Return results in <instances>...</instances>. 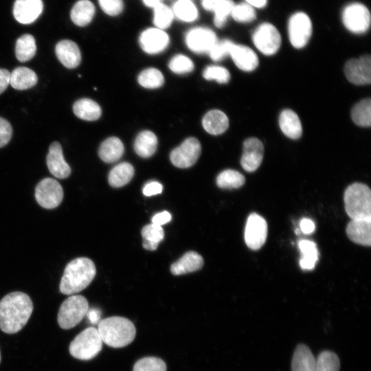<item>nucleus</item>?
Masks as SVG:
<instances>
[{"label": "nucleus", "instance_id": "1", "mask_svg": "<svg viewBox=\"0 0 371 371\" xmlns=\"http://www.w3.org/2000/svg\"><path fill=\"white\" fill-rule=\"evenodd\" d=\"M30 296L21 291L12 292L0 301V328L8 334L21 330L27 324L33 311Z\"/></svg>", "mask_w": 371, "mask_h": 371}, {"label": "nucleus", "instance_id": "2", "mask_svg": "<svg viewBox=\"0 0 371 371\" xmlns=\"http://www.w3.org/2000/svg\"><path fill=\"white\" fill-rule=\"evenodd\" d=\"M96 269L93 262L86 257L70 261L65 267L59 289L61 293L73 295L87 288L93 280Z\"/></svg>", "mask_w": 371, "mask_h": 371}, {"label": "nucleus", "instance_id": "3", "mask_svg": "<svg viewBox=\"0 0 371 371\" xmlns=\"http://www.w3.org/2000/svg\"><path fill=\"white\" fill-rule=\"evenodd\" d=\"M103 343L112 348H122L135 339L136 329L127 318L112 316L102 319L97 328Z\"/></svg>", "mask_w": 371, "mask_h": 371}, {"label": "nucleus", "instance_id": "4", "mask_svg": "<svg viewBox=\"0 0 371 371\" xmlns=\"http://www.w3.org/2000/svg\"><path fill=\"white\" fill-rule=\"evenodd\" d=\"M344 204L351 219L371 218V192L366 184L349 186L344 193Z\"/></svg>", "mask_w": 371, "mask_h": 371}, {"label": "nucleus", "instance_id": "5", "mask_svg": "<svg viewBox=\"0 0 371 371\" xmlns=\"http://www.w3.org/2000/svg\"><path fill=\"white\" fill-rule=\"evenodd\" d=\"M102 343L97 328L88 327L73 339L69 350L76 359L90 360L101 351Z\"/></svg>", "mask_w": 371, "mask_h": 371}, {"label": "nucleus", "instance_id": "6", "mask_svg": "<svg viewBox=\"0 0 371 371\" xmlns=\"http://www.w3.org/2000/svg\"><path fill=\"white\" fill-rule=\"evenodd\" d=\"M89 311L87 300L80 295H71L60 305L57 321L63 329H70L78 324Z\"/></svg>", "mask_w": 371, "mask_h": 371}, {"label": "nucleus", "instance_id": "7", "mask_svg": "<svg viewBox=\"0 0 371 371\" xmlns=\"http://www.w3.org/2000/svg\"><path fill=\"white\" fill-rule=\"evenodd\" d=\"M252 41L256 47L263 54H276L281 45V36L278 30L271 23H263L254 30Z\"/></svg>", "mask_w": 371, "mask_h": 371}, {"label": "nucleus", "instance_id": "8", "mask_svg": "<svg viewBox=\"0 0 371 371\" xmlns=\"http://www.w3.org/2000/svg\"><path fill=\"white\" fill-rule=\"evenodd\" d=\"M370 13L366 5L360 3L348 5L342 12L345 27L355 34L366 32L370 25Z\"/></svg>", "mask_w": 371, "mask_h": 371}, {"label": "nucleus", "instance_id": "9", "mask_svg": "<svg viewBox=\"0 0 371 371\" xmlns=\"http://www.w3.org/2000/svg\"><path fill=\"white\" fill-rule=\"evenodd\" d=\"M63 196V189L54 179L45 178L36 186V201L43 208H56L62 202Z\"/></svg>", "mask_w": 371, "mask_h": 371}, {"label": "nucleus", "instance_id": "10", "mask_svg": "<svg viewBox=\"0 0 371 371\" xmlns=\"http://www.w3.org/2000/svg\"><path fill=\"white\" fill-rule=\"evenodd\" d=\"M288 32L293 47L297 49L304 47L312 34V23L309 16L302 12L293 14L289 20Z\"/></svg>", "mask_w": 371, "mask_h": 371}, {"label": "nucleus", "instance_id": "11", "mask_svg": "<svg viewBox=\"0 0 371 371\" xmlns=\"http://www.w3.org/2000/svg\"><path fill=\"white\" fill-rule=\"evenodd\" d=\"M201 151L199 141L195 137H189L175 148L170 155L172 164L178 168H187L193 166L199 159Z\"/></svg>", "mask_w": 371, "mask_h": 371}, {"label": "nucleus", "instance_id": "12", "mask_svg": "<svg viewBox=\"0 0 371 371\" xmlns=\"http://www.w3.org/2000/svg\"><path fill=\"white\" fill-rule=\"evenodd\" d=\"M244 236L249 248L258 250L262 247L267 236V223L265 218L258 214H251L246 223Z\"/></svg>", "mask_w": 371, "mask_h": 371}, {"label": "nucleus", "instance_id": "13", "mask_svg": "<svg viewBox=\"0 0 371 371\" xmlns=\"http://www.w3.org/2000/svg\"><path fill=\"white\" fill-rule=\"evenodd\" d=\"M217 41L216 34L205 27H194L185 36L188 47L196 54H208Z\"/></svg>", "mask_w": 371, "mask_h": 371}, {"label": "nucleus", "instance_id": "14", "mask_svg": "<svg viewBox=\"0 0 371 371\" xmlns=\"http://www.w3.org/2000/svg\"><path fill=\"white\" fill-rule=\"evenodd\" d=\"M344 73L349 82L357 85L371 82V58L365 54L359 58L348 60L344 66Z\"/></svg>", "mask_w": 371, "mask_h": 371}, {"label": "nucleus", "instance_id": "15", "mask_svg": "<svg viewBox=\"0 0 371 371\" xmlns=\"http://www.w3.org/2000/svg\"><path fill=\"white\" fill-rule=\"evenodd\" d=\"M264 155V146L262 142L256 137H250L243 143V155L240 164L247 172H254L262 163Z\"/></svg>", "mask_w": 371, "mask_h": 371}, {"label": "nucleus", "instance_id": "16", "mask_svg": "<svg viewBox=\"0 0 371 371\" xmlns=\"http://www.w3.org/2000/svg\"><path fill=\"white\" fill-rule=\"evenodd\" d=\"M169 36L163 30L151 27L143 31L139 36L141 48L150 54L163 52L169 44Z\"/></svg>", "mask_w": 371, "mask_h": 371}, {"label": "nucleus", "instance_id": "17", "mask_svg": "<svg viewBox=\"0 0 371 371\" xmlns=\"http://www.w3.org/2000/svg\"><path fill=\"white\" fill-rule=\"evenodd\" d=\"M43 9L42 0H16L13 7L15 19L22 24L35 21Z\"/></svg>", "mask_w": 371, "mask_h": 371}, {"label": "nucleus", "instance_id": "18", "mask_svg": "<svg viewBox=\"0 0 371 371\" xmlns=\"http://www.w3.org/2000/svg\"><path fill=\"white\" fill-rule=\"evenodd\" d=\"M47 168L55 177L65 179L71 174V168L64 159L60 144L54 142L49 146L46 158Z\"/></svg>", "mask_w": 371, "mask_h": 371}, {"label": "nucleus", "instance_id": "19", "mask_svg": "<svg viewBox=\"0 0 371 371\" xmlns=\"http://www.w3.org/2000/svg\"><path fill=\"white\" fill-rule=\"evenodd\" d=\"M56 55L58 60L67 68L74 69L81 61V54L77 44L70 40L59 41L55 47Z\"/></svg>", "mask_w": 371, "mask_h": 371}, {"label": "nucleus", "instance_id": "20", "mask_svg": "<svg viewBox=\"0 0 371 371\" xmlns=\"http://www.w3.org/2000/svg\"><path fill=\"white\" fill-rule=\"evenodd\" d=\"M346 234L354 243L370 246L371 244V218L352 219L347 225Z\"/></svg>", "mask_w": 371, "mask_h": 371}, {"label": "nucleus", "instance_id": "21", "mask_svg": "<svg viewBox=\"0 0 371 371\" xmlns=\"http://www.w3.org/2000/svg\"><path fill=\"white\" fill-rule=\"evenodd\" d=\"M229 56L237 67L243 71H251L258 65L256 54L247 46L234 43Z\"/></svg>", "mask_w": 371, "mask_h": 371}, {"label": "nucleus", "instance_id": "22", "mask_svg": "<svg viewBox=\"0 0 371 371\" xmlns=\"http://www.w3.org/2000/svg\"><path fill=\"white\" fill-rule=\"evenodd\" d=\"M279 126L282 132L292 139L300 138L302 126L298 115L291 109L283 110L279 116Z\"/></svg>", "mask_w": 371, "mask_h": 371}, {"label": "nucleus", "instance_id": "23", "mask_svg": "<svg viewBox=\"0 0 371 371\" xmlns=\"http://www.w3.org/2000/svg\"><path fill=\"white\" fill-rule=\"evenodd\" d=\"M203 265L202 256L195 251H190L171 265L170 271L175 276L182 275L199 270Z\"/></svg>", "mask_w": 371, "mask_h": 371}, {"label": "nucleus", "instance_id": "24", "mask_svg": "<svg viewBox=\"0 0 371 371\" xmlns=\"http://www.w3.org/2000/svg\"><path fill=\"white\" fill-rule=\"evenodd\" d=\"M202 124L204 129L210 134L220 135L229 126V119L225 113L214 109L208 111L203 117Z\"/></svg>", "mask_w": 371, "mask_h": 371}, {"label": "nucleus", "instance_id": "25", "mask_svg": "<svg viewBox=\"0 0 371 371\" xmlns=\"http://www.w3.org/2000/svg\"><path fill=\"white\" fill-rule=\"evenodd\" d=\"M315 359L310 348L303 344H298L294 351L291 371H315Z\"/></svg>", "mask_w": 371, "mask_h": 371}, {"label": "nucleus", "instance_id": "26", "mask_svg": "<svg viewBox=\"0 0 371 371\" xmlns=\"http://www.w3.org/2000/svg\"><path fill=\"white\" fill-rule=\"evenodd\" d=\"M37 80L36 73L25 67H16L10 74V85L18 90L30 89L36 84Z\"/></svg>", "mask_w": 371, "mask_h": 371}, {"label": "nucleus", "instance_id": "27", "mask_svg": "<svg viewBox=\"0 0 371 371\" xmlns=\"http://www.w3.org/2000/svg\"><path fill=\"white\" fill-rule=\"evenodd\" d=\"M124 151V147L122 141L116 137H111L101 144L98 155L104 162L113 163L121 158Z\"/></svg>", "mask_w": 371, "mask_h": 371}, {"label": "nucleus", "instance_id": "28", "mask_svg": "<svg viewBox=\"0 0 371 371\" xmlns=\"http://www.w3.org/2000/svg\"><path fill=\"white\" fill-rule=\"evenodd\" d=\"M95 6L89 0H79L73 6L70 17L74 23L78 26L87 25L95 14Z\"/></svg>", "mask_w": 371, "mask_h": 371}, {"label": "nucleus", "instance_id": "29", "mask_svg": "<svg viewBox=\"0 0 371 371\" xmlns=\"http://www.w3.org/2000/svg\"><path fill=\"white\" fill-rule=\"evenodd\" d=\"M157 146V138L155 133L150 131L139 133L134 143L135 151L144 158L151 157L155 153Z\"/></svg>", "mask_w": 371, "mask_h": 371}, {"label": "nucleus", "instance_id": "30", "mask_svg": "<svg viewBox=\"0 0 371 371\" xmlns=\"http://www.w3.org/2000/svg\"><path fill=\"white\" fill-rule=\"evenodd\" d=\"M73 111L78 117L87 121L98 120L102 113L99 104L89 98H82L77 100L74 104Z\"/></svg>", "mask_w": 371, "mask_h": 371}, {"label": "nucleus", "instance_id": "31", "mask_svg": "<svg viewBox=\"0 0 371 371\" xmlns=\"http://www.w3.org/2000/svg\"><path fill=\"white\" fill-rule=\"evenodd\" d=\"M133 175V166L128 162H122L111 169L108 181L111 186L120 188L127 184Z\"/></svg>", "mask_w": 371, "mask_h": 371}, {"label": "nucleus", "instance_id": "32", "mask_svg": "<svg viewBox=\"0 0 371 371\" xmlns=\"http://www.w3.org/2000/svg\"><path fill=\"white\" fill-rule=\"evenodd\" d=\"M298 247L302 254L300 267L304 270L313 269L319 256L316 244L311 240H301L298 242Z\"/></svg>", "mask_w": 371, "mask_h": 371}, {"label": "nucleus", "instance_id": "33", "mask_svg": "<svg viewBox=\"0 0 371 371\" xmlns=\"http://www.w3.org/2000/svg\"><path fill=\"white\" fill-rule=\"evenodd\" d=\"M36 51V41L31 34H23L17 39L15 45V54L20 62L31 60L35 55Z\"/></svg>", "mask_w": 371, "mask_h": 371}, {"label": "nucleus", "instance_id": "34", "mask_svg": "<svg viewBox=\"0 0 371 371\" xmlns=\"http://www.w3.org/2000/svg\"><path fill=\"white\" fill-rule=\"evenodd\" d=\"M143 247L147 250H155L163 240L164 232L161 226L150 223L142 229Z\"/></svg>", "mask_w": 371, "mask_h": 371}, {"label": "nucleus", "instance_id": "35", "mask_svg": "<svg viewBox=\"0 0 371 371\" xmlns=\"http://www.w3.org/2000/svg\"><path fill=\"white\" fill-rule=\"evenodd\" d=\"M352 121L358 126L368 127L371 124V100L363 99L357 102L351 111Z\"/></svg>", "mask_w": 371, "mask_h": 371}, {"label": "nucleus", "instance_id": "36", "mask_svg": "<svg viewBox=\"0 0 371 371\" xmlns=\"http://www.w3.org/2000/svg\"><path fill=\"white\" fill-rule=\"evenodd\" d=\"M172 10L174 16L184 22H192L198 17L197 8L191 0H177Z\"/></svg>", "mask_w": 371, "mask_h": 371}, {"label": "nucleus", "instance_id": "37", "mask_svg": "<svg viewBox=\"0 0 371 371\" xmlns=\"http://www.w3.org/2000/svg\"><path fill=\"white\" fill-rule=\"evenodd\" d=\"M245 181V178L240 172L232 169L221 172L216 178V184L221 188H238Z\"/></svg>", "mask_w": 371, "mask_h": 371}, {"label": "nucleus", "instance_id": "38", "mask_svg": "<svg viewBox=\"0 0 371 371\" xmlns=\"http://www.w3.org/2000/svg\"><path fill=\"white\" fill-rule=\"evenodd\" d=\"M339 359L332 351L324 350L315 359V371H339Z\"/></svg>", "mask_w": 371, "mask_h": 371}, {"label": "nucleus", "instance_id": "39", "mask_svg": "<svg viewBox=\"0 0 371 371\" xmlns=\"http://www.w3.org/2000/svg\"><path fill=\"white\" fill-rule=\"evenodd\" d=\"M139 85L147 89L160 87L164 82L161 72L155 68H148L142 71L138 76Z\"/></svg>", "mask_w": 371, "mask_h": 371}, {"label": "nucleus", "instance_id": "40", "mask_svg": "<svg viewBox=\"0 0 371 371\" xmlns=\"http://www.w3.org/2000/svg\"><path fill=\"white\" fill-rule=\"evenodd\" d=\"M174 14L171 8L160 3L153 8V23L156 27L164 30L172 23Z\"/></svg>", "mask_w": 371, "mask_h": 371}, {"label": "nucleus", "instance_id": "41", "mask_svg": "<svg viewBox=\"0 0 371 371\" xmlns=\"http://www.w3.org/2000/svg\"><path fill=\"white\" fill-rule=\"evenodd\" d=\"M133 371H166V365L158 357H146L135 363Z\"/></svg>", "mask_w": 371, "mask_h": 371}, {"label": "nucleus", "instance_id": "42", "mask_svg": "<svg viewBox=\"0 0 371 371\" xmlns=\"http://www.w3.org/2000/svg\"><path fill=\"white\" fill-rule=\"evenodd\" d=\"M230 15L240 23H249L256 17L254 8L247 3L234 4Z\"/></svg>", "mask_w": 371, "mask_h": 371}, {"label": "nucleus", "instance_id": "43", "mask_svg": "<svg viewBox=\"0 0 371 371\" xmlns=\"http://www.w3.org/2000/svg\"><path fill=\"white\" fill-rule=\"evenodd\" d=\"M234 3L232 0H220L214 10V22L217 27H223L231 14Z\"/></svg>", "mask_w": 371, "mask_h": 371}, {"label": "nucleus", "instance_id": "44", "mask_svg": "<svg viewBox=\"0 0 371 371\" xmlns=\"http://www.w3.org/2000/svg\"><path fill=\"white\" fill-rule=\"evenodd\" d=\"M168 67L175 74H185L191 72L194 69V65L188 56L177 54L171 58Z\"/></svg>", "mask_w": 371, "mask_h": 371}, {"label": "nucleus", "instance_id": "45", "mask_svg": "<svg viewBox=\"0 0 371 371\" xmlns=\"http://www.w3.org/2000/svg\"><path fill=\"white\" fill-rule=\"evenodd\" d=\"M203 76L207 80H216L221 84L227 83L230 79L229 71L221 66L210 65L205 68Z\"/></svg>", "mask_w": 371, "mask_h": 371}, {"label": "nucleus", "instance_id": "46", "mask_svg": "<svg viewBox=\"0 0 371 371\" xmlns=\"http://www.w3.org/2000/svg\"><path fill=\"white\" fill-rule=\"evenodd\" d=\"M234 45V43L228 39L217 41L208 54L212 60L221 61L230 54Z\"/></svg>", "mask_w": 371, "mask_h": 371}, {"label": "nucleus", "instance_id": "47", "mask_svg": "<svg viewBox=\"0 0 371 371\" xmlns=\"http://www.w3.org/2000/svg\"><path fill=\"white\" fill-rule=\"evenodd\" d=\"M98 3L102 10L110 16L120 14L124 8L122 0H98Z\"/></svg>", "mask_w": 371, "mask_h": 371}, {"label": "nucleus", "instance_id": "48", "mask_svg": "<svg viewBox=\"0 0 371 371\" xmlns=\"http://www.w3.org/2000/svg\"><path fill=\"white\" fill-rule=\"evenodd\" d=\"M12 128L5 119L0 117V148L5 146L10 140Z\"/></svg>", "mask_w": 371, "mask_h": 371}, {"label": "nucleus", "instance_id": "49", "mask_svg": "<svg viewBox=\"0 0 371 371\" xmlns=\"http://www.w3.org/2000/svg\"><path fill=\"white\" fill-rule=\"evenodd\" d=\"M163 186L157 181H150L147 183L143 188V194L150 196L160 194L162 192Z\"/></svg>", "mask_w": 371, "mask_h": 371}, {"label": "nucleus", "instance_id": "50", "mask_svg": "<svg viewBox=\"0 0 371 371\" xmlns=\"http://www.w3.org/2000/svg\"><path fill=\"white\" fill-rule=\"evenodd\" d=\"M171 220V215L167 211H163L154 215L152 218V223L161 226Z\"/></svg>", "mask_w": 371, "mask_h": 371}, {"label": "nucleus", "instance_id": "51", "mask_svg": "<svg viewBox=\"0 0 371 371\" xmlns=\"http://www.w3.org/2000/svg\"><path fill=\"white\" fill-rule=\"evenodd\" d=\"M300 227L301 231L305 234H310L315 229L314 222L309 218H304L300 221Z\"/></svg>", "mask_w": 371, "mask_h": 371}, {"label": "nucleus", "instance_id": "52", "mask_svg": "<svg viewBox=\"0 0 371 371\" xmlns=\"http://www.w3.org/2000/svg\"><path fill=\"white\" fill-rule=\"evenodd\" d=\"M10 73L5 69L0 68V94L2 93L10 85Z\"/></svg>", "mask_w": 371, "mask_h": 371}, {"label": "nucleus", "instance_id": "53", "mask_svg": "<svg viewBox=\"0 0 371 371\" xmlns=\"http://www.w3.org/2000/svg\"><path fill=\"white\" fill-rule=\"evenodd\" d=\"M220 0H201L203 8L208 11H214Z\"/></svg>", "mask_w": 371, "mask_h": 371}, {"label": "nucleus", "instance_id": "54", "mask_svg": "<svg viewBox=\"0 0 371 371\" xmlns=\"http://www.w3.org/2000/svg\"><path fill=\"white\" fill-rule=\"evenodd\" d=\"M247 3L252 6L254 8H262L267 5V0H245Z\"/></svg>", "mask_w": 371, "mask_h": 371}, {"label": "nucleus", "instance_id": "55", "mask_svg": "<svg viewBox=\"0 0 371 371\" xmlns=\"http://www.w3.org/2000/svg\"><path fill=\"white\" fill-rule=\"evenodd\" d=\"M145 5L149 8H154L161 3V0H142Z\"/></svg>", "mask_w": 371, "mask_h": 371}, {"label": "nucleus", "instance_id": "56", "mask_svg": "<svg viewBox=\"0 0 371 371\" xmlns=\"http://www.w3.org/2000/svg\"><path fill=\"white\" fill-rule=\"evenodd\" d=\"M1 352H0V362H1Z\"/></svg>", "mask_w": 371, "mask_h": 371}]
</instances>
